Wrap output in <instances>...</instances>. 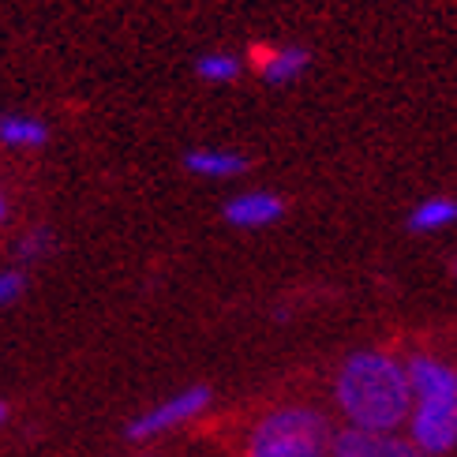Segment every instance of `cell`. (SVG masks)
I'll list each match as a JSON object with an SVG mask.
<instances>
[{
	"mask_svg": "<svg viewBox=\"0 0 457 457\" xmlns=\"http://www.w3.org/2000/svg\"><path fill=\"white\" fill-rule=\"evenodd\" d=\"M184 169L199 180H233L244 177L252 162H247L240 150H225V146H199L184 154Z\"/></svg>",
	"mask_w": 457,
	"mask_h": 457,
	"instance_id": "7",
	"label": "cell"
},
{
	"mask_svg": "<svg viewBox=\"0 0 457 457\" xmlns=\"http://www.w3.org/2000/svg\"><path fill=\"white\" fill-rule=\"evenodd\" d=\"M412 402H428V397H457V368L439 356H412L405 364Z\"/></svg>",
	"mask_w": 457,
	"mask_h": 457,
	"instance_id": "6",
	"label": "cell"
},
{
	"mask_svg": "<svg viewBox=\"0 0 457 457\" xmlns=\"http://www.w3.org/2000/svg\"><path fill=\"white\" fill-rule=\"evenodd\" d=\"M334 402L356 431H397L412 409L405 364L378 349L353 353L334 378Z\"/></svg>",
	"mask_w": 457,
	"mask_h": 457,
	"instance_id": "1",
	"label": "cell"
},
{
	"mask_svg": "<svg viewBox=\"0 0 457 457\" xmlns=\"http://www.w3.org/2000/svg\"><path fill=\"white\" fill-rule=\"evenodd\" d=\"M4 416H8V405H0V424H4Z\"/></svg>",
	"mask_w": 457,
	"mask_h": 457,
	"instance_id": "15",
	"label": "cell"
},
{
	"mask_svg": "<svg viewBox=\"0 0 457 457\" xmlns=\"http://www.w3.org/2000/svg\"><path fill=\"white\" fill-rule=\"evenodd\" d=\"M206 405H211V386H187V390H177L173 397H165V402H158L154 409L139 412L136 420L128 424V439L131 443H146V439H158V435L165 431H177L184 424H192L195 416L206 412Z\"/></svg>",
	"mask_w": 457,
	"mask_h": 457,
	"instance_id": "4",
	"label": "cell"
},
{
	"mask_svg": "<svg viewBox=\"0 0 457 457\" xmlns=\"http://www.w3.org/2000/svg\"><path fill=\"white\" fill-rule=\"evenodd\" d=\"M195 71H199V79H203V83L225 87V83H233L237 75L244 71V64H240V56L218 49V53H203V56H199V64H195Z\"/></svg>",
	"mask_w": 457,
	"mask_h": 457,
	"instance_id": "12",
	"label": "cell"
},
{
	"mask_svg": "<svg viewBox=\"0 0 457 457\" xmlns=\"http://www.w3.org/2000/svg\"><path fill=\"white\" fill-rule=\"evenodd\" d=\"M453 274H457V266H453Z\"/></svg>",
	"mask_w": 457,
	"mask_h": 457,
	"instance_id": "17",
	"label": "cell"
},
{
	"mask_svg": "<svg viewBox=\"0 0 457 457\" xmlns=\"http://www.w3.org/2000/svg\"><path fill=\"white\" fill-rule=\"evenodd\" d=\"M0 218H4V195H0Z\"/></svg>",
	"mask_w": 457,
	"mask_h": 457,
	"instance_id": "16",
	"label": "cell"
},
{
	"mask_svg": "<svg viewBox=\"0 0 457 457\" xmlns=\"http://www.w3.org/2000/svg\"><path fill=\"white\" fill-rule=\"evenodd\" d=\"M405 439L420 450L424 457H443L457 450V397H428L412 402Z\"/></svg>",
	"mask_w": 457,
	"mask_h": 457,
	"instance_id": "3",
	"label": "cell"
},
{
	"mask_svg": "<svg viewBox=\"0 0 457 457\" xmlns=\"http://www.w3.org/2000/svg\"><path fill=\"white\" fill-rule=\"evenodd\" d=\"M327 416L303 405H285L266 412L247 439L244 457H327L330 453Z\"/></svg>",
	"mask_w": 457,
	"mask_h": 457,
	"instance_id": "2",
	"label": "cell"
},
{
	"mask_svg": "<svg viewBox=\"0 0 457 457\" xmlns=\"http://www.w3.org/2000/svg\"><path fill=\"white\" fill-rule=\"evenodd\" d=\"M53 252V233L49 228H30V233L19 240V259L23 262H37Z\"/></svg>",
	"mask_w": 457,
	"mask_h": 457,
	"instance_id": "13",
	"label": "cell"
},
{
	"mask_svg": "<svg viewBox=\"0 0 457 457\" xmlns=\"http://www.w3.org/2000/svg\"><path fill=\"white\" fill-rule=\"evenodd\" d=\"M308 61H312V53L308 49H300V46H281V49H270L262 56V64H259V75L270 87H285V83H293L300 79L303 71H308Z\"/></svg>",
	"mask_w": 457,
	"mask_h": 457,
	"instance_id": "9",
	"label": "cell"
},
{
	"mask_svg": "<svg viewBox=\"0 0 457 457\" xmlns=\"http://www.w3.org/2000/svg\"><path fill=\"white\" fill-rule=\"evenodd\" d=\"M453 221H457V199H446V195H431L424 203H416L409 214L412 233H439V228H450Z\"/></svg>",
	"mask_w": 457,
	"mask_h": 457,
	"instance_id": "11",
	"label": "cell"
},
{
	"mask_svg": "<svg viewBox=\"0 0 457 457\" xmlns=\"http://www.w3.org/2000/svg\"><path fill=\"white\" fill-rule=\"evenodd\" d=\"M27 293V274L23 270H0V308H8Z\"/></svg>",
	"mask_w": 457,
	"mask_h": 457,
	"instance_id": "14",
	"label": "cell"
},
{
	"mask_svg": "<svg viewBox=\"0 0 457 457\" xmlns=\"http://www.w3.org/2000/svg\"><path fill=\"white\" fill-rule=\"evenodd\" d=\"M285 214V203L270 192H240L225 203V221L237 228H262Z\"/></svg>",
	"mask_w": 457,
	"mask_h": 457,
	"instance_id": "8",
	"label": "cell"
},
{
	"mask_svg": "<svg viewBox=\"0 0 457 457\" xmlns=\"http://www.w3.org/2000/svg\"><path fill=\"white\" fill-rule=\"evenodd\" d=\"M330 457H424L397 431H356L345 428L330 439Z\"/></svg>",
	"mask_w": 457,
	"mask_h": 457,
	"instance_id": "5",
	"label": "cell"
},
{
	"mask_svg": "<svg viewBox=\"0 0 457 457\" xmlns=\"http://www.w3.org/2000/svg\"><path fill=\"white\" fill-rule=\"evenodd\" d=\"M49 139L46 120L30 117V112H4L0 117V143L15 146V150H34Z\"/></svg>",
	"mask_w": 457,
	"mask_h": 457,
	"instance_id": "10",
	"label": "cell"
}]
</instances>
